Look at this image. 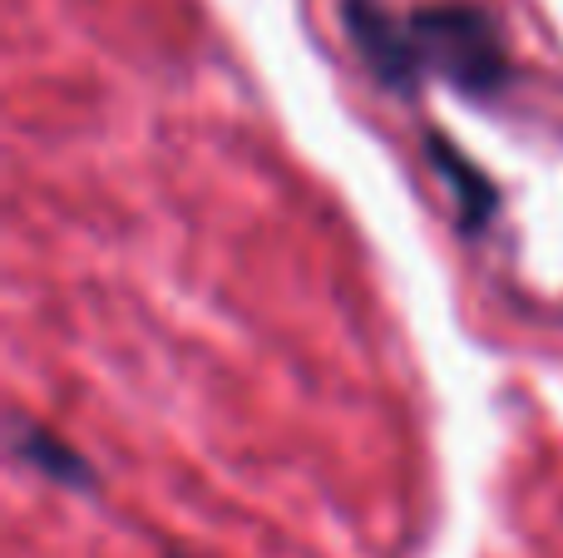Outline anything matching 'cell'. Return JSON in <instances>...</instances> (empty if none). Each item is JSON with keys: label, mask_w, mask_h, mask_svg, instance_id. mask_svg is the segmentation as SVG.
I'll return each instance as SVG.
<instances>
[{"label": "cell", "mask_w": 563, "mask_h": 558, "mask_svg": "<svg viewBox=\"0 0 563 558\" xmlns=\"http://www.w3.org/2000/svg\"><path fill=\"white\" fill-rule=\"evenodd\" d=\"M410 40H416L420 69L470 99H489L509 85L515 65L505 49V30L475 0H435L410 10Z\"/></svg>", "instance_id": "obj_1"}, {"label": "cell", "mask_w": 563, "mask_h": 558, "mask_svg": "<svg viewBox=\"0 0 563 558\" xmlns=\"http://www.w3.org/2000/svg\"><path fill=\"white\" fill-rule=\"evenodd\" d=\"M341 20H346V35L371 75L396 94H416L426 69H420L416 40H410V15H396L386 0H341Z\"/></svg>", "instance_id": "obj_2"}, {"label": "cell", "mask_w": 563, "mask_h": 558, "mask_svg": "<svg viewBox=\"0 0 563 558\" xmlns=\"http://www.w3.org/2000/svg\"><path fill=\"white\" fill-rule=\"evenodd\" d=\"M426 154H430V168L440 174V183L450 188V198H455L460 208V227L465 233H485L489 217L499 213V188L489 183L485 174L475 168V158H465L450 138H426Z\"/></svg>", "instance_id": "obj_3"}, {"label": "cell", "mask_w": 563, "mask_h": 558, "mask_svg": "<svg viewBox=\"0 0 563 558\" xmlns=\"http://www.w3.org/2000/svg\"><path fill=\"white\" fill-rule=\"evenodd\" d=\"M15 455L35 465L45 480H59V484H69V490H89V484H95V470L85 465V455H75L69 445H59L55 435L40 431V425L15 421Z\"/></svg>", "instance_id": "obj_4"}]
</instances>
